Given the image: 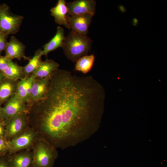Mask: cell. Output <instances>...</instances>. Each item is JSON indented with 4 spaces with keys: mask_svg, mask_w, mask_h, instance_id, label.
Masks as SVG:
<instances>
[{
    "mask_svg": "<svg viewBox=\"0 0 167 167\" xmlns=\"http://www.w3.org/2000/svg\"><path fill=\"white\" fill-rule=\"evenodd\" d=\"M12 60L5 56L0 55V71L2 72Z\"/></svg>",
    "mask_w": 167,
    "mask_h": 167,
    "instance_id": "cb8c5ba5",
    "label": "cell"
},
{
    "mask_svg": "<svg viewBox=\"0 0 167 167\" xmlns=\"http://www.w3.org/2000/svg\"><path fill=\"white\" fill-rule=\"evenodd\" d=\"M38 135L32 127L29 126L20 135L8 141V153L12 155L19 152L32 150L33 144Z\"/></svg>",
    "mask_w": 167,
    "mask_h": 167,
    "instance_id": "5b68a950",
    "label": "cell"
},
{
    "mask_svg": "<svg viewBox=\"0 0 167 167\" xmlns=\"http://www.w3.org/2000/svg\"><path fill=\"white\" fill-rule=\"evenodd\" d=\"M70 15L88 14L93 16L95 13L96 3L94 0H78L66 3Z\"/></svg>",
    "mask_w": 167,
    "mask_h": 167,
    "instance_id": "9c48e42d",
    "label": "cell"
},
{
    "mask_svg": "<svg viewBox=\"0 0 167 167\" xmlns=\"http://www.w3.org/2000/svg\"><path fill=\"white\" fill-rule=\"evenodd\" d=\"M32 152L33 160L30 167H53L58 156L56 148L39 136L33 144Z\"/></svg>",
    "mask_w": 167,
    "mask_h": 167,
    "instance_id": "3957f363",
    "label": "cell"
},
{
    "mask_svg": "<svg viewBox=\"0 0 167 167\" xmlns=\"http://www.w3.org/2000/svg\"><path fill=\"white\" fill-rule=\"evenodd\" d=\"M64 0H58L56 5L50 9L51 15L54 19L55 22L60 25H64L70 29L66 18L68 10Z\"/></svg>",
    "mask_w": 167,
    "mask_h": 167,
    "instance_id": "4fadbf2b",
    "label": "cell"
},
{
    "mask_svg": "<svg viewBox=\"0 0 167 167\" xmlns=\"http://www.w3.org/2000/svg\"><path fill=\"white\" fill-rule=\"evenodd\" d=\"M3 121H0V138L5 139L6 128Z\"/></svg>",
    "mask_w": 167,
    "mask_h": 167,
    "instance_id": "d4e9b609",
    "label": "cell"
},
{
    "mask_svg": "<svg viewBox=\"0 0 167 167\" xmlns=\"http://www.w3.org/2000/svg\"><path fill=\"white\" fill-rule=\"evenodd\" d=\"M36 78L32 74L29 76L24 77L17 82L16 88L14 95L28 105L29 104L32 85Z\"/></svg>",
    "mask_w": 167,
    "mask_h": 167,
    "instance_id": "7c38bea8",
    "label": "cell"
},
{
    "mask_svg": "<svg viewBox=\"0 0 167 167\" xmlns=\"http://www.w3.org/2000/svg\"><path fill=\"white\" fill-rule=\"evenodd\" d=\"M41 49L36 51L33 56L29 59L28 63L23 67V71L24 77L31 75L38 68L42 61L41 59Z\"/></svg>",
    "mask_w": 167,
    "mask_h": 167,
    "instance_id": "ffe728a7",
    "label": "cell"
},
{
    "mask_svg": "<svg viewBox=\"0 0 167 167\" xmlns=\"http://www.w3.org/2000/svg\"><path fill=\"white\" fill-rule=\"evenodd\" d=\"M101 94L92 76L58 69L51 75L44 97L31 105L29 126L56 149L75 146L96 131Z\"/></svg>",
    "mask_w": 167,
    "mask_h": 167,
    "instance_id": "6da1fadb",
    "label": "cell"
},
{
    "mask_svg": "<svg viewBox=\"0 0 167 167\" xmlns=\"http://www.w3.org/2000/svg\"><path fill=\"white\" fill-rule=\"evenodd\" d=\"M59 64L52 59L42 61L36 69L32 74L36 78H41L51 76L58 69Z\"/></svg>",
    "mask_w": 167,
    "mask_h": 167,
    "instance_id": "2e32d148",
    "label": "cell"
},
{
    "mask_svg": "<svg viewBox=\"0 0 167 167\" xmlns=\"http://www.w3.org/2000/svg\"><path fill=\"white\" fill-rule=\"evenodd\" d=\"M29 108L27 104L14 94L2 107L4 120L23 113H28Z\"/></svg>",
    "mask_w": 167,
    "mask_h": 167,
    "instance_id": "52a82bcc",
    "label": "cell"
},
{
    "mask_svg": "<svg viewBox=\"0 0 167 167\" xmlns=\"http://www.w3.org/2000/svg\"><path fill=\"white\" fill-rule=\"evenodd\" d=\"M4 120L2 107L0 105V121Z\"/></svg>",
    "mask_w": 167,
    "mask_h": 167,
    "instance_id": "484cf974",
    "label": "cell"
},
{
    "mask_svg": "<svg viewBox=\"0 0 167 167\" xmlns=\"http://www.w3.org/2000/svg\"><path fill=\"white\" fill-rule=\"evenodd\" d=\"M17 83L16 81L5 78L0 83V105L14 95Z\"/></svg>",
    "mask_w": 167,
    "mask_h": 167,
    "instance_id": "e0dca14e",
    "label": "cell"
},
{
    "mask_svg": "<svg viewBox=\"0 0 167 167\" xmlns=\"http://www.w3.org/2000/svg\"><path fill=\"white\" fill-rule=\"evenodd\" d=\"M5 79L2 73L0 71V83Z\"/></svg>",
    "mask_w": 167,
    "mask_h": 167,
    "instance_id": "4316f807",
    "label": "cell"
},
{
    "mask_svg": "<svg viewBox=\"0 0 167 167\" xmlns=\"http://www.w3.org/2000/svg\"><path fill=\"white\" fill-rule=\"evenodd\" d=\"M0 167H12L8 153L0 155Z\"/></svg>",
    "mask_w": 167,
    "mask_h": 167,
    "instance_id": "7402d4cb",
    "label": "cell"
},
{
    "mask_svg": "<svg viewBox=\"0 0 167 167\" xmlns=\"http://www.w3.org/2000/svg\"><path fill=\"white\" fill-rule=\"evenodd\" d=\"M94 61L95 56L94 55L84 56L76 62L75 70L84 74H86L91 70Z\"/></svg>",
    "mask_w": 167,
    "mask_h": 167,
    "instance_id": "d6986e66",
    "label": "cell"
},
{
    "mask_svg": "<svg viewBox=\"0 0 167 167\" xmlns=\"http://www.w3.org/2000/svg\"><path fill=\"white\" fill-rule=\"evenodd\" d=\"M93 16L88 14L66 15L70 28L83 36H86Z\"/></svg>",
    "mask_w": 167,
    "mask_h": 167,
    "instance_id": "ba28073f",
    "label": "cell"
},
{
    "mask_svg": "<svg viewBox=\"0 0 167 167\" xmlns=\"http://www.w3.org/2000/svg\"><path fill=\"white\" fill-rule=\"evenodd\" d=\"M5 79L16 81L24 77L23 67L12 60L2 72Z\"/></svg>",
    "mask_w": 167,
    "mask_h": 167,
    "instance_id": "ac0fdd59",
    "label": "cell"
},
{
    "mask_svg": "<svg viewBox=\"0 0 167 167\" xmlns=\"http://www.w3.org/2000/svg\"><path fill=\"white\" fill-rule=\"evenodd\" d=\"M23 16L12 13L6 3L0 4V30L9 35L17 33L24 19Z\"/></svg>",
    "mask_w": 167,
    "mask_h": 167,
    "instance_id": "277c9868",
    "label": "cell"
},
{
    "mask_svg": "<svg viewBox=\"0 0 167 167\" xmlns=\"http://www.w3.org/2000/svg\"><path fill=\"white\" fill-rule=\"evenodd\" d=\"M25 45L14 36H12L5 49V56L12 60L16 59L20 60L22 58L29 59L25 56Z\"/></svg>",
    "mask_w": 167,
    "mask_h": 167,
    "instance_id": "30bf717a",
    "label": "cell"
},
{
    "mask_svg": "<svg viewBox=\"0 0 167 167\" xmlns=\"http://www.w3.org/2000/svg\"><path fill=\"white\" fill-rule=\"evenodd\" d=\"M28 114L23 113L4 120L6 140L8 141L14 139L30 126Z\"/></svg>",
    "mask_w": 167,
    "mask_h": 167,
    "instance_id": "8992f818",
    "label": "cell"
},
{
    "mask_svg": "<svg viewBox=\"0 0 167 167\" xmlns=\"http://www.w3.org/2000/svg\"><path fill=\"white\" fill-rule=\"evenodd\" d=\"M8 148V141L5 138H0V155L7 153Z\"/></svg>",
    "mask_w": 167,
    "mask_h": 167,
    "instance_id": "603a6c76",
    "label": "cell"
},
{
    "mask_svg": "<svg viewBox=\"0 0 167 167\" xmlns=\"http://www.w3.org/2000/svg\"><path fill=\"white\" fill-rule=\"evenodd\" d=\"M65 37L64 29L60 26L58 27L54 36L43 46V49L41 52L42 56H47L50 52L62 47Z\"/></svg>",
    "mask_w": 167,
    "mask_h": 167,
    "instance_id": "9a60e30c",
    "label": "cell"
},
{
    "mask_svg": "<svg viewBox=\"0 0 167 167\" xmlns=\"http://www.w3.org/2000/svg\"><path fill=\"white\" fill-rule=\"evenodd\" d=\"M8 35L0 30V55L5 51L8 42L7 38Z\"/></svg>",
    "mask_w": 167,
    "mask_h": 167,
    "instance_id": "44dd1931",
    "label": "cell"
},
{
    "mask_svg": "<svg viewBox=\"0 0 167 167\" xmlns=\"http://www.w3.org/2000/svg\"><path fill=\"white\" fill-rule=\"evenodd\" d=\"M91 39L72 30L65 37L62 47L66 56L73 62L87 55L91 48Z\"/></svg>",
    "mask_w": 167,
    "mask_h": 167,
    "instance_id": "7a4b0ae2",
    "label": "cell"
},
{
    "mask_svg": "<svg viewBox=\"0 0 167 167\" xmlns=\"http://www.w3.org/2000/svg\"><path fill=\"white\" fill-rule=\"evenodd\" d=\"M51 76L44 78H36L34 80L32 85L29 106L42 99L45 96L48 91Z\"/></svg>",
    "mask_w": 167,
    "mask_h": 167,
    "instance_id": "8fae6325",
    "label": "cell"
},
{
    "mask_svg": "<svg viewBox=\"0 0 167 167\" xmlns=\"http://www.w3.org/2000/svg\"><path fill=\"white\" fill-rule=\"evenodd\" d=\"M10 156L12 167H30L33 160L32 150H23Z\"/></svg>",
    "mask_w": 167,
    "mask_h": 167,
    "instance_id": "5bb4252c",
    "label": "cell"
}]
</instances>
